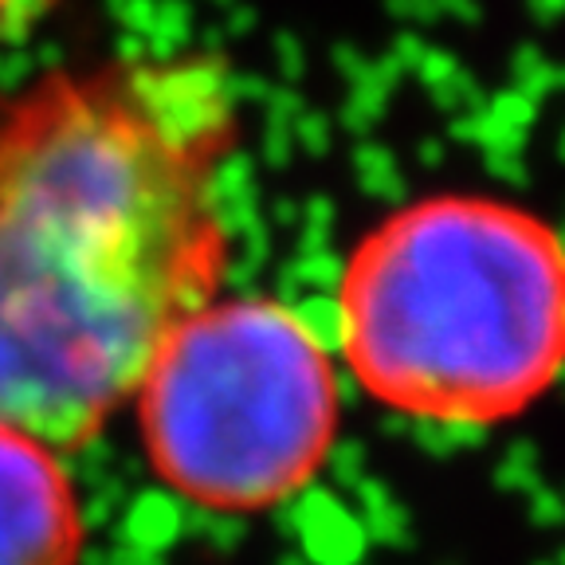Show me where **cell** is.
<instances>
[{
	"mask_svg": "<svg viewBox=\"0 0 565 565\" xmlns=\"http://www.w3.org/2000/svg\"><path fill=\"white\" fill-rule=\"evenodd\" d=\"M228 71L201 55L52 71L0 98V424L75 451L228 264Z\"/></svg>",
	"mask_w": 565,
	"mask_h": 565,
	"instance_id": "6da1fadb",
	"label": "cell"
},
{
	"mask_svg": "<svg viewBox=\"0 0 565 565\" xmlns=\"http://www.w3.org/2000/svg\"><path fill=\"white\" fill-rule=\"evenodd\" d=\"M338 342L377 405L428 424H499L565 373V236L499 196L388 212L338 282Z\"/></svg>",
	"mask_w": 565,
	"mask_h": 565,
	"instance_id": "7a4b0ae2",
	"label": "cell"
},
{
	"mask_svg": "<svg viewBox=\"0 0 565 565\" xmlns=\"http://www.w3.org/2000/svg\"><path fill=\"white\" fill-rule=\"evenodd\" d=\"M130 401L158 479L204 511L291 499L338 433L327 345L271 299L196 307L158 345Z\"/></svg>",
	"mask_w": 565,
	"mask_h": 565,
	"instance_id": "3957f363",
	"label": "cell"
},
{
	"mask_svg": "<svg viewBox=\"0 0 565 565\" xmlns=\"http://www.w3.org/2000/svg\"><path fill=\"white\" fill-rule=\"evenodd\" d=\"M60 456L0 424V565H79L83 511Z\"/></svg>",
	"mask_w": 565,
	"mask_h": 565,
	"instance_id": "277c9868",
	"label": "cell"
},
{
	"mask_svg": "<svg viewBox=\"0 0 565 565\" xmlns=\"http://www.w3.org/2000/svg\"><path fill=\"white\" fill-rule=\"evenodd\" d=\"M12 4H17V0H0V20L9 17V9H12Z\"/></svg>",
	"mask_w": 565,
	"mask_h": 565,
	"instance_id": "5b68a950",
	"label": "cell"
}]
</instances>
